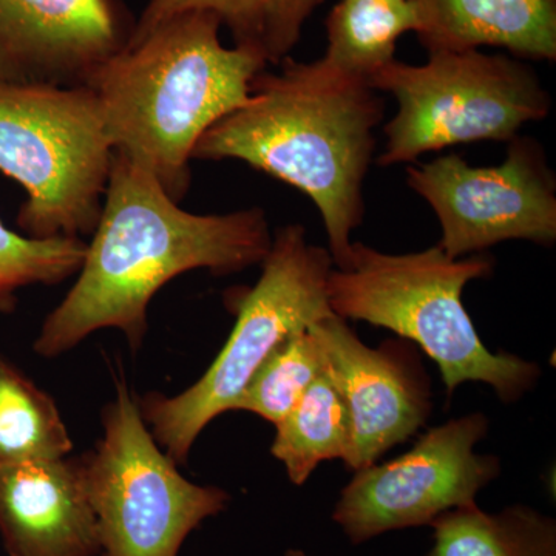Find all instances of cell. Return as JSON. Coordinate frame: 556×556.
<instances>
[{
    "instance_id": "obj_1",
    "label": "cell",
    "mask_w": 556,
    "mask_h": 556,
    "mask_svg": "<svg viewBox=\"0 0 556 556\" xmlns=\"http://www.w3.org/2000/svg\"><path fill=\"white\" fill-rule=\"evenodd\" d=\"M262 207L190 214L144 167L113 152L97 228L75 285L43 320L33 350L68 353L100 329H119L131 350L148 332L150 302L175 277L195 269L229 276L260 265L269 252Z\"/></svg>"
},
{
    "instance_id": "obj_2",
    "label": "cell",
    "mask_w": 556,
    "mask_h": 556,
    "mask_svg": "<svg viewBox=\"0 0 556 556\" xmlns=\"http://www.w3.org/2000/svg\"><path fill=\"white\" fill-rule=\"evenodd\" d=\"M252 80L248 104L201 137L192 160H236L280 179L316 204L338 269L364 222V182L386 102L368 79L320 60L287 58Z\"/></svg>"
},
{
    "instance_id": "obj_3",
    "label": "cell",
    "mask_w": 556,
    "mask_h": 556,
    "mask_svg": "<svg viewBox=\"0 0 556 556\" xmlns=\"http://www.w3.org/2000/svg\"><path fill=\"white\" fill-rule=\"evenodd\" d=\"M222 22L186 11L130 40L89 80L113 152L149 170L179 203L201 137L248 104L266 62L219 40Z\"/></svg>"
},
{
    "instance_id": "obj_4",
    "label": "cell",
    "mask_w": 556,
    "mask_h": 556,
    "mask_svg": "<svg viewBox=\"0 0 556 556\" xmlns=\"http://www.w3.org/2000/svg\"><path fill=\"white\" fill-rule=\"evenodd\" d=\"M493 266L484 254L448 257L439 244L397 255L353 241L345 268L329 276V306L343 320L390 329L422 348L448 394L479 382L510 404L536 386L541 369L514 354L492 353L463 303L467 285L489 277Z\"/></svg>"
},
{
    "instance_id": "obj_5",
    "label": "cell",
    "mask_w": 556,
    "mask_h": 556,
    "mask_svg": "<svg viewBox=\"0 0 556 556\" xmlns=\"http://www.w3.org/2000/svg\"><path fill=\"white\" fill-rule=\"evenodd\" d=\"M257 283L237 299L228 342L193 386L175 396L138 397L150 433L177 464L188 463L204 428L232 412L265 358L289 336L332 314L328 280L336 268L328 248L311 244L302 225L277 230Z\"/></svg>"
},
{
    "instance_id": "obj_6",
    "label": "cell",
    "mask_w": 556,
    "mask_h": 556,
    "mask_svg": "<svg viewBox=\"0 0 556 556\" xmlns=\"http://www.w3.org/2000/svg\"><path fill=\"white\" fill-rule=\"evenodd\" d=\"M112 155L89 87L0 84V174L24 189V236H91Z\"/></svg>"
},
{
    "instance_id": "obj_7",
    "label": "cell",
    "mask_w": 556,
    "mask_h": 556,
    "mask_svg": "<svg viewBox=\"0 0 556 556\" xmlns=\"http://www.w3.org/2000/svg\"><path fill=\"white\" fill-rule=\"evenodd\" d=\"M424 65L393 60L369 86L397 102L383 127L380 166L473 141H511L529 123L546 119L551 94L535 70L518 58L479 50L434 51Z\"/></svg>"
},
{
    "instance_id": "obj_8",
    "label": "cell",
    "mask_w": 556,
    "mask_h": 556,
    "mask_svg": "<svg viewBox=\"0 0 556 556\" xmlns=\"http://www.w3.org/2000/svg\"><path fill=\"white\" fill-rule=\"evenodd\" d=\"M102 409V438L78 459L100 556H179L193 530L228 508L230 495L179 473L150 433L126 379Z\"/></svg>"
},
{
    "instance_id": "obj_9",
    "label": "cell",
    "mask_w": 556,
    "mask_h": 556,
    "mask_svg": "<svg viewBox=\"0 0 556 556\" xmlns=\"http://www.w3.org/2000/svg\"><path fill=\"white\" fill-rule=\"evenodd\" d=\"M489 433L482 413L428 430L415 447L386 464L354 471L340 492L332 521L353 546L394 530L431 526L455 508L473 506L501 473L496 456L479 455Z\"/></svg>"
},
{
    "instance_id": "obj_10",
    "label": "cell",
    "mask_w": 556,
    "mask_h": 556,
    "mask_svg": "<svg viewBox=\"0 0 556 556\" xmlns=\"http://www.w3.org/2000/svg\"><path fill=\"white\" fill-rule=\"evenodd\" d=\"M500 166L473 167L455 153L409 166L407 185L441 225L439 247L452 258L482 254L508 240L552 247L556 179L540 142L511 139Z\"/></svg>"
},
{
    "instance_id": "obj_11",
    "label": "cell",
    "mask_w": 556,
    "mask_h": 556,
    "mask_svg": "<svg viewBox=\"0 0 556 556\" xmlns=\"http://www.w3.org/2000/svg\"><path fill=\"white\" fill-rule=\"evenodd\" d=\"M308 331L320 348L325 375L350 413L351 447L343 463L351 471L378 463L426 426L430 382L412 351L396 342L365 345L334 313L318 318Z\"/></svg>"
},
{
    "instance_id": "obj_12",
    "label": "cell",
    "mask_w": 556,
    "mask_h": 556,
    "mask_svg": "<svg viewBox=\"0 0 556 556\" xmlns=\"http://www.w3.org/2000/svg\"><path fill=\"white\" fill-rule=\"evenodd\" d=\"M135 25L124 0H0V84L87 87Z\"/></svg>"
},
{
    "instance_id": "obj_13",
    "label": "cell",
    "mask_w": 556,
    "mask_h": 556,
    "mask_svg": "<svg viewBox=\"0 0 556 556\" xmlns=\"http://www.w3.org/2000/svg\"><path fill=\"white\" fill-rule=\"evenodd\" d=\"M0 541L9 556H100L78 459L0 466Z\"/></svg>"
},
{
    "instance_id": "obj_14",
    "label": "cell",
    "mask_w": 556,
    "mask_h": 556,
    "mask_svg": "<svg viewBox=\"0 0 556 556\" xmlns=\"http://www.w3.org/2000/svg\"><path fill=\"white\" fill-rule=\"evenodd\" d=\"M428 53L501 47L518 60H556V0H413Z\"/></svg>"
},
{
    "instance_id": "obj_15",
    "label": "cell",
    "mask_w": 556,
    "mask_h": 556,
    "mask_svg": "<svg viewBox=\"0 0 556 556\" xmlns=\"http://www.w3.org/2000/svg\"><path fill=\"white\" fill-rule=\"evenodd\" d=\"M324 0H149L130 40L142 38L163 22L186 11H208L232 35L239 49L266 64L287 60L313 11Z\"/></svg>"
},
{
    "instance_id": "obj_16",
    "label": "cell",
    "mask_w": 556,
    "mask_h": 556,
    "mask_svg": "<svg viewBox=\"0 0 556 556\" xmlns=\"http://www.w3.org/2000/svg\"><path fill=\"white\" fill-rule=\"evenodd\" d=\"M428 556H556V521L530 506L495 514L478 504L455 508L431 522Z\"/></svg>"
},
{
    "instance_id": "obj_17",
    "label": "cell",
    "mask_w": 556,
    "mask_h": 556,
    "mask_svg": "<svg viewBox=\"0 0 556 556\" xmlns=\"http://www.w3.org/2000/svg\"><path fill=\"white\" fill-rule=\"evenodd\" d=\"M417 28L413 0H340L327 21L328 47L320 61L343 75L369 79L394 60L397 39Z\"/></svg>"
},
{
    "instance_id": "obj_18",
    "label": "cell",
    "mask_w": 556,
    "mask_h": 556,
    "mask_svg": "<svg viewBox=\"0 0 556 556\" xmlns=\"http://www.w3.org/2000/svg\"><path fill=\"white\" fill-rule=\"evenodd\" d=\"M276 427L270 453L283 464L289 481L306 484L325 460H345L351 447V422L345 401L325 372Z\"/></svg>"
},
{
    "instance_id": "obj_19",
    "label": "cell",
    "mask_w": 556,
    "mask_h": 556,
    "mask_svg": "<svg viewBox=\"0 0 556 556\" xmlns=\"http://www.w3.org/2000/svg\"><path fill=\"white\" fill-rule=\"evenodd\" d=\"M72 450L54 399L0 353V466L65 459Z\"/></svg>"
},
{
    "instance_id": "obj_20",
    "label": "cell",
    "mask_w": 556,
    "mask_h": 556,
    "mask_svg": "<svg viewBox=\"0 0 556 556\" xmlns=\"http://www.w3.org/2000/svg\"><path fill=\"white\" fill-rule=\"evenodd\" d=\"M324 372L320 348L308 329L285 339L265 358L233 404L277 426Z\"/></svg>"
},
{
    "instance_id": "obj_21",
    "label": "cell",
    "mask_w": 556,
    "mask_h": 556,
    "mask_svg": "<svg viewBox=\"0 0 556 556\" xmlns=\"http://www.w3.org/2000/svg\"><path fill=\"white\" fill-rule=\"evenodd\" d=\"M86 252L83 239H31L14 232L0 218V313L16 309L22 289L56 287L76 276Z\"/></svg>"
},
{
    "instance_id": "obj_22",
    "label": "cell",
    "mask_w": 556,
    "mask_h": 556,
    "mask_svg": "<svg viewBox=\"0 0 556 556\" xmlns=\"http://www.w3.org/2000/svg\"><path fill=\"white\" fill-rule=\"evenodd\" d=\"M285 556H314L306 554L305 551H302V548H288L287 554Z\"/></svg>"
}]
</instances>
